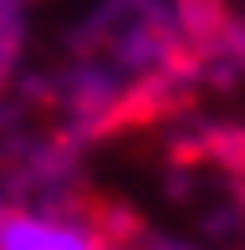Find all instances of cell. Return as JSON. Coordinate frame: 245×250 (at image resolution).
<instances>
[{
    "label": "cell",
    "mask_w": 245,
    "mask_h": 250,
    "mask_svg": "<svg viewBox=\"0 0 245 250\" xmlns=\"http://www.w3.org/2000/svg\"><path fill=\"white\" fill-rule=\"evenodd\" d=\"M31 36V0H0V92L10 87Z\"/></svg>",
    "instance_id": "cell-2"
},
{
    "label": "cell",
    "mask_w": 245,
    "mask_h": 250,
    "mask_svg": "<svg viewBox=\"0 0 245 250\" xmlns=\"http://www.w3.org/2000/svg\"><path fill=\"white\" fill-rule=\"evenodd\" d=\"M0 214H5V209H0Z\"/></svg>",
    "instance_id": "cell-3"
},
{
    "label": "cell",
    "mask_w": 245,
    "mask_h": 250,
    "mask_svg": "<svg viewBox=\"0 0 245 250\" xmlns=\"http://www.w3.org/2000/svg\"><path fill=\"white\" fill-rule=\"evenodd\" d=\"M0 250H107L87 214L61 204H26L0 214Z\"/></svg>",
    "instance_id": "cell-1"
}]
</instances>
